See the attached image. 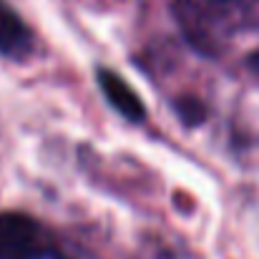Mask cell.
Here are the masks:
<instances>
[{"label":"cell","mask_w":259,"mask_h":259,"mask_svg":"<svg viewBox=\"0 0 259 259\" xmlns=\"http://www.w3.org/2000/svg\"><path fill=\"white\" fill-rule=\"evenodd\" d=\"M38 227L30 217L18 211L0 214V259H23L33 252Z\"/></svg>","instance_id":"6da1fadb"},{"label":"cell","mask_w":259,"mask_h":259,"mask_svg":"<svg viewBox=\"0 0 259 259\" xmlns=\"http://www.w3.org/2000/svg\"><path fill=\"white\" fill-rule=\"evenodd\" d=\"M98 86H101V93L108 98V103L123 118H128V121H144L146 118V111H144V103H141L139 93L128 86L118 73L101 68L98 71Z\"/></svg>","instance_id":"7a4b0ae2"},{"label":"cell","mask_w":259,"mask_h":259,"mask_svg":"<svg viewBox=\"0 0 259 259\" xmlns=\"http://www.w3.org/2000/svg\"><path fill=\"white\" fill-rule=\"evenodd\" d=\"M33 51V33L25 20L0 0V53L8 58H25Z\"/></svg>","instance_id":"3957f363"},{"label":"cell","mask_w":259,"mask_h":259,"mask_svg":"<svg viewBox=\"0 0 259 259\" xmlns=\"http://www.w3.org/2000/svg\"><path fill=\"white\" fill-rule=\"evenodd\" d=\"M23 259H68V257H66V254H61L58 249L46 247V249H33V252H28Z\"/></svg>","instance_id":"277c9868"}]
</instances>
